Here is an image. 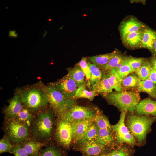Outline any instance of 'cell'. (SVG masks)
<instances>
[{
	"label": "cell",
	"mask_w": 156,
	"mask_h": 156,
	"mask_svg": "<svg viewBox=\"0 0 156 156\" xmlns=\"http://www.w3.org/2000/svg\"><path fill=\"white\" fill-rule=\"evenodd\" d=\"M98 129L95 122L77 140L79 144L95 140Z\"/></svg>",
	"instance_id": "27"
},
{
	"label": "cell",
	"mask_w": 156,
	"mask_h": 156,
	"mask_svg": "<svg viewBox=\"0 0 156 156\" xmlns=\"http://www.w3.org/2000/svg\"><path fill=\"white\" fill-rule=\"evenodd\" d=\"M47 31H45L44 33V35H43V38L45 37L46 35L47 34Z\"/></svg>",
	"instance_id": "44"
},
{
	"label": "cell",
	"mask_w": 156,
	"mask_h": 156,
	"mask_svg": "<svg viewBox=\"0 0 156 156\" xmlns=\"http://www.w3.org/2000/svg\"><path fill=\"white\" fill-rule=\"evenodd\" d=\"M156 40V32L147 28L143 31L140 47L152 50L153 44Z\"/></svg>",
	"instance_id": "19"
},
{
	"label": "cell",
	"mask_w": 156,
	"mask_h": 156,
	"mask_svg": "<svg viewBox=\"0 0 156 156\" xmlns=\"http://www.w3.org/2000/svg\"><path fill=\"white\" fill-rule=\"evenodd\" d=\"M137 90L139 92L146 93L151 98L156 99V84L149 79L140 80Z\"/></svg>",
	"instance_id": "20"
},
{
	"label": "cell",
	"mask_w": 156,
	"mask_h": 156,
	"mask_svg": "<svg viewBox=\"0 0 156 156\" xmlns=\"http://www.w3.org/2000/svg\"><path fill=\"white\" fill-rule=\"evenodd\" d=\"M140 79L135 73H131L122 80V91L129 90H135L138 87Z\"/></svg>",
	"instance_id": "25"
},
{
	"label": "cell",
	"mask_w": 156,
	"mask_h": 156,
	"mask_svg": "<svg viewBox=\"0 0 156 156\" xmlns=\"http://www.w3.org/2000/svg\"><path fill=\"white\" fill-rule=\"evenodd\" d=\"M23 104L20 96L18 94L15 95L5 110V116L8 120L15 119L23 108Z\"/></svg>",
	"instance_id": "14"
},
{
	"label": "cell",
	"mask_w": 156,
	"mask_h": 156,
	"mask_svg": "<svg viewBox=\"0 0 156 156\" xmlns=\"http://www.w3.org/2000/svg\"><path fill=\"white\" fill-rule=\"evenodd\" d=\"M105 74L113 89H114L117 92H120L122 91V80L113 69L106 72Z\"/></svg>",
	"instance_id": "26"
},
{
	"label": "cell",
	"mask_w": 156,
	"mask_h": 156,
	"mask_svg": "<svg viewBox=\"0 0 156 156\" xmlns=\"http://www.w3.org/2000/svg\"><path fill=\"white\" fill-rule=\"evenodd\" d=\"M68 75L75 82L77 88L85 84V75L78 65L68 69Z\"/></svg>",
	"instance_id": "22"
},
{
	"label": "cell",
	"mask_w": 156,
	"mask_h": 156,
	"mask_svg": "<svg viewBox=\"0 0 156 156\" xmlns=\"http://www.w3.org/2000/svg\"><path fill=\"white\" fill-rule=\"evenodd\" d=\"M135 112L138 115L156 117V99L148 98L140 101L136 107Z\"/></svg>",
	"instance_id": "13"
},
{
	"label": "cell",
	"mask_w": 156,
	"mask_h": 156,
	"mask_svg": "<svg viewBox=\"0 0 156 156\" xmlns=\"http://www.w3.org/2000/svg\"><path fill=\"white\" fill-rule=\"evenodd\" d=\"M85 85L78 88L75 93L74 99L85 98L92 101L95 96L97 95V94L93 90L89 91L87 90L86 89Z\"/></svg>",
	"instance_id": "31"
},
{
	"label": "cell",
	"mask_w": 156,
	"mask_h": 156,
	"mask_svg": "<svg viewBox=\"0 0 156 156\" xmlns=\"http://www.w3.org/2000/svg\"><path fill=\"white\" fill-rule=\"evenodd\" d=\"M20 96L23 103L31 112L38 111L49 103L46 94L36 88L24 91Z\"/></svg>",
	"instance_id": "5"
},
{
	"label": "cell",
	"mask_w": 156,
	"mask_h": 156,
	"mask_svg": "<svg viewBox=\"0 0 156 156\" xmlns=\"http://www.w3.org/2000/svg\"><path fill=\"white\" fill-rule=\"evenodd\" d=\"M117 53L116 51L109 53L89 57V60L100 69L107 64Z\"/></svg>",
	"instance_id": "21"
},
{
	"label": "cell",
	"mask_w": 156,
	"mask_h": 156,
	"mask_svg": "<svg viewBox=\"0 0 156 156\" xmlns=\"http://www.w3.org/2000/svg\"><path fill=\"white\" fill-rule=\"evenodd\" d=\"M10 153L14 156H30L21 144L14 145Z\"/></svg>",
	"instance_id": "39"
},
{
	"label": "cell",
	"mask_w": 156,
	"mask_h": 156,
	"mask_svg": "<svg viewBox=\"0 0 156 156\" xmlns=\"http://www.w3.org/2000/svg\"><path fill=\"white\" fill-rule=\"evenodd\" d=\"M51 86L60 92L66 99H74L77 87L75 81L68 74L58 81L52 83Z\"/></svg>",
	"instance_id": "10"
},
{
	"label": "cell",
	"mask_w": 156,
	"mask_h": 156,
	"mask_svg": "<svg viewBox=\"0 0 156 156\" xmlns=\"http://www.w3.org/2000/svg\"><path fill=\"white\" fill-rule=\"evenodd\" d=\"M108 102L117 107L121 112H135L136 106L140 102V96L137 90L112 92L103 94Z\"/></svg>",
	"instance_id": "2"
},
{
	"label": "cell",
	"mask_w": 156,
	"mask_h": 156,
	"mask_svg": "<svg viewBox=\"0 0 156 156\" xmlns=\"http://www.w3.org/2000/svg\"><path fill=\"white\" fill-rule=\"evenodd\" d=\"M28 126L14 120H8L5 127L6 136L14 145L21 144L29 137Z\"/></svg>",
	"instance_id": "6"
},
{
	"label": "cell",
	"mask_w": 156,
	"mask_h": 156,
	"mask_svg": "<svg viewBox=\"0 0 156 156\" xmlns=\"http://www.w3.org/2000/svg\"><path fill=\"white\" fill-rule=\"evenodd\" d=\"M127 112H121L117 123L112 125L116 142L118 145L126 144L132 147L137 145L136 140L125 123V119Z\"/></svg>",
	"instance_id": "8"
},
{
	"label": "cell",
	"mask_w": 156,
	"mask_h": 156,
	"mask_svg": "<svg viewBox=\"0 0 156 156\" xmlns=\"http://www.w3.org/2000/svg\"><path fill=\"white\" fill-rule=\"evenodd\" d=\"M146 60L143 58H128L127 64L132 68L136 70Z\"/></svg>",
	"instance_id": "37"
},
{
	"label": "cell",
	"mask_w": 156,
	"mask_h": 156,
	"mask_svg": "<svg viewBox=\"0 0 156 156\" xmlns=\"http://www.w3.org/2000/svg\"><path fill=\"white\" fill-rule=\"evenodd\" d=\"M36 156H62L61 151L54 146L42 148Z\"/></svg>",
	"instance_id": "34"
},
{
	"label": "cell",
	"mask_w": 156,
	"mask_h": 156,
	"mask_svg": "<svg viewBox=\"0 0 156 156\" xmlns=\"http://www.w3.org/2000/svg\"><path fill=\"white\" fill-rule=\"evenodd\" d=\"M126 57L117 53L109 61L107 64L100 69L103 72H107L114 69Z\"/></svg>",
	"instance_id": "33"
},
{
	"label": "cell",
	"mask_w": 156,
	"mask_h": 156,
	"mask_svg": "<svg viewBox=\"0 0 156 156\" xmlns=\"http://www.w3.org/2000/svg\"><path fill=\"white\" fill-rule=\"evenodd\" d=\"M13 146L8 138L4 136L0 140V154L5 152L10 153Z\"/></svg>",
	"instance_id": "36"
},
{
	"label": "cell",
	"mask_w": 156,
	"mask_h": 156,
	"mask_svg": "<svg viewBox=\"0 0 156 156\" xmlns=\"http://www.w3.org/2000/svg\"><path fill=\"white\" fill-rule=\"evenodd\" d=\"M134 147L126 144L119 145L105 153L95 156H133Z\"/></svg>",
	"instance_id": "16"
},
{
	"label": "cell",
	"mask_w": 156,
	"mask_h": 156,
	"mask_svg": "<svg viewBox=\"0 0 156 156\" xmlns=\"http://www.w3.org/2000/svg\"><path fill=\"white\" fill-rule=\"evenodd\" d=\"M148 60L151 68L156 70V56L152 57Z\"/></svg>",
	"instance_id": "41"
},
{
	"label": "cell",
	"mask_w": 156,
	"mask_h": 156,
	"mask_svg": "<svg viewBox=\"0 0 156 156\" xmlns=\"http://www.w3.org/2000/svg\"><path fill=\"white\" fill-rule=\"evenodd\" d=\"M31 112L26 108H23L14 120L26 124L28 126L31 123L34 119Z\"/></svg>",
	"instance_id": "30"
},
{
	"label": "cell",
	"mask_w": 156,
	"mask_h": 156,
	"mask_svg": "<svg viewBox=\"0 0 156 156\" xmlns=\"http://www.w3.org/2000/svg\"><path fill=\"white\" fill-rule=\"evenodd\" d=\"M94 120L98 129L113 130L112 126L110 124L107 118L98 110Z\"/></svg>",
	"instance_id": "29"
},
{
	"label": "cell",
	"mask_w": 156,
	"mask_h": 156,
	"mask_svg": "<svg viewBox=\"0 0 156 156\" xmlns=\"http://www.w3.org/2000/svg\"><path fill=\"white\" fill-rule=\"evenodd\" d=\"M94 122V119H88L71 123L73 131V138L77 141Z\"/></svg>",
	"instance_id": "15"
},
{
	"label": "cell",
	"mask_w": 156,
	"mask_h": 156,
	"mask_svg": "<svg viewBox=\"0 0 156 156\" xmlns=\"http://www.w3.org/2000/svg\"><path fill=\"white\" fill-rule=\"evenodd\" d=\"M136 71V70L131 68L127 64L122 66L116 72L118 76L122 80L129 74L135 72Z\"/></svg>",
	"instance_id": "35"
},
{
	"label": "cell",
	"mask_w": 156,
	"mask_h": 156,
	"mask_svg": "<svg viewBox=\"0 0 156 156\" xmlns=\"http://www.w3.org/2000/svg\"><path fill=\"white\" fill-rule=\"evenodd\" d=\"M141 23L131 18L122 23L120 27V32L122 39L128 34L138 31L142 27Z\"/></svg>",
	"instance_id": "18"
},
{
	"label": "cell",
	"mask_w": 156,
	"mask_h": 156,
	"mask_svg": "<svg viewBox=\"0 0 156 156\" xmlns=\"http://www.w3.org/2000/svg\"><path fill=\"white\" fill-rule=\"evenodd\" d=\"M88 62L91 72V76L87 85L92 86L102 79L103 75L101 70L97 66Z\"/></svg>",
	"instance_id": "28"
},
{
	"label": "cell",
	"mask_w": 156,
	"mask_h": 156,
	"mask_svg": "<svg viewBox=\"0 0 156 156\" xmlns=\"http://www.w3.org/2000/svg\"><path fill=\"white\" fill-rule=\"evenodd\" d=\"M148 79L156 84V70L151 68Z\"/></svg>",
	"instance_id": "40"
},
{
	"label": "cell",
	"mask_w": 156,
	"mask_h": 156,
	"mask_svg": "<svg viewBox=\"0 0 156 156\" xmlns=\"http://www.w3.org/2000/svg\"><path fill=\"white\" fill-rule=\"evenodd\" d=\"M95 140L99 143L111 149L114 148L119 145L116 142L113 130L98 129Z\"/></svg>",
	"instance_id": "12"
},
{
	"label": "cell",
	"mask_w": 156,
	"mask_h": 156,
	"mask_svg": "<svg viewBox=\"0 0 156 156\" xmlns=\"http://www.w3.org/2000/svg\"><path fill=\"white\" fill-rule=\"evenodd\" d=\"M98 110L75 104L60 117L70 123L88 119H94Z\"/></svg>",
	"instance_id": "7"
},
{
	"label": "cell",
	"mask_w": 156,
	"mask_h": 156,
	"mask_svg": "<svg viewBox=\"0 0 156 156\" xmlns=\"http://www.w3.org/2000/svg\"><path fill=\"white\" fill-rule=\"evenodd\" d=\"M21 145L30 156H36L45 143L33 138L27 139Z\"/></svg>",
	"instance_id": "17"
},
{
	"label": "cell",
	"mask_w": 156,
	"mask_h": 156,
	"mask_svg": "<svg viewBox=\"0 0 156 156\" xmlns=\"http://www.w3.org/2000/svg\"><path fill=\"white\" fill-rule=\"evenodd\" d=\"M143 31L141 30L127 34L122 39L124 42L127 46L135 47L141 45Z\"/></svg>",
	"instance_id": "24"
},
{
	"label": "cell",
	"mask_w": 156,
	"mask_h": 156,
	"mask_svg": "<svg viewBox=\"0 0 156 156\" xmlns=\"http://www.w3.org/2000/svg\"><path fill=\"white\" fill-rule=\"evenodd\" d=\"M45 94L48 97L49 103L60 117L75 104L76 101L74 99H66L60 92L51 86L46 89Z\"/></svg>",
	"instance_id": "4"
},
{
	"label": "cell",
	"mask_w": 156,
	"mask_h": 156,
	"mask_svg": "<svg viewBox=\"0 0 156 156\" xmlns=\"http://www.w3.org/2000/svg\"><path fill=\"white\" fill-rule=\"evenodd\" d=\"M8 36L14 38H17L18 37V34L16 33L15 31L12 30L9 31Z\"/></svg>",
	"instance_id": "42"
},
{
	"label": "cell",
	"mask_w": 156,
	"mask_h": 156,
	"mask_svg": "<svg viewBox=\"0 0 156 156\" xmlns=\"http://www.w3.org/2000/svg\"><path fill=\"white\" fill-rule=\"evenodd\" d=\"M53 127L52 111L49 110L41 113L34 118L31 124L33 138L40 141L47 139L51 135Z\"/></svg>",
	"instance_id": "3"
},
{
	"label": "cell",
	"mask_w": 156,
	"mask_h": 156,
	"mask_svg": "<svg viewBox=\"0 0 156 156\" xmlns=\"http://www.w3.org/2000/svg\"><path fill=\"white\" fill-rule=\"evenodd\" d=\"M80 144L79 150L83 156H95L112 149L99 143L95 140Z\"/></svg>",
	"instance_id": "11"
},
{
	"label": "cell",
	"mask_w": 156,
	"mask_h": 156,
	"mask_svg": "<svg viewBox=\"0 0 156 156\" xmlns=\"http://www.w3.org/2000/svg\"><path fill=\"white\" fill-rule=\"evenodd\" d=\"M92 89L96 94H103L112 92L113 89L105 74L100 80L92 86Z\"/></svg>",
	"instance_id": "23"
},
{
	"label": "cell",
	"mask_w": 156,
	"mask_h": 156,
	"mask_svg": "<svg viewBox=\"0 0 156 156\" xmlns=\"http://www.w3.org/2000/svg\"><path fill=\"white\" fill-rule=\"evenodd\" d=\"M156 122V117L140 115L129 112L125 119V125L135 138L137 145L142 146L146 143L147 135L152 130V124Z\"/></svg>",
	"instance_id": "1"
},
{
	"label": "cell",
	"mask_w": 156,
	"mask_h": 156,
	"mask_svg": "<svg viewBox=\"0 0 156 156\" xmlns=\"http://www.w3.org/2000/svg\"><path fill=\"white\" fill-rule=\"evenodd\" d=\"M56 131V137L59 144L66 148H68L73 139L71 124L61 119L58 122Z\"/></svg>",
	"instance_id": "9"
},
{
	"label": "cell",
	"mask_w": 156,
	"mask_h": 156,
	"mask_svg": "<svg viewBox=\"0 0 156 156\" xmlns=\"http://www.w3.org/2000/svg\"><path fill=\"white\" fill-rule=\"evenodd\" d=\"M151 69L149 60H146L144 64L136 70L135 73L140 80H146L148 79Z\"/></svg>",
	"instance_id": "32"
},
{
	"label": "cell",
	"mask_w": 156,
	"mask_h": 156,
	"mask_svg": "<svg viewBox=\"0 0 156 156\" xmlns=\"http://www.w3.org/2000/svg\"><path fill=\"white\" fill-rule=\"evenodd\" d=\"M151 51L154 56H156V40L153 44L152 49Z\"/></svg>",
	"instance_id": "43"
},
{
	"label": "cell",
	"mask_w": 156,
	"mask_h": 156,
	"mask_svg": "<svg viewBox=\"0 0 156 156\" xmlns=\"http://www.w3.org/2000/svg\"><path fill=\"white\" fill-rule=\"evenodd\" d=\"M77 64L84 73L86 79L88 80L91 76V72L86 59L85 57L82 58Z\"/></svg>",
	"instance_id": "38"
}]
</instances>
